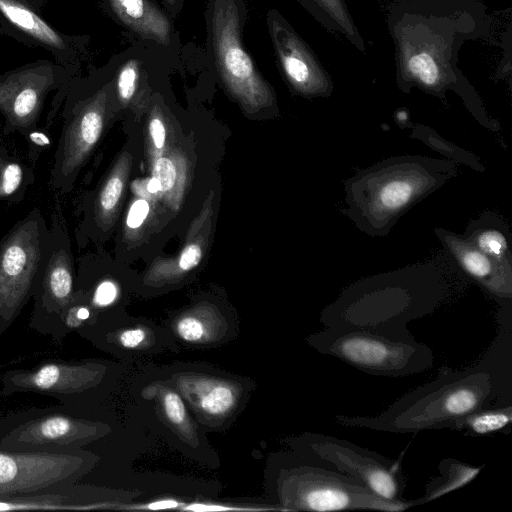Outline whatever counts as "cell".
<instances>
[{
    "mask_svg": "<svg viewBox=\"0 0 512 512\" xmlns=\"http://www.w3.org/2000/svg\"><path fill=\"white\" fill-rule=\"evenodd\" d=\"M177 388L200 415L219 419L235 409L239 392L226 380L188 374L177 380Z\"/></svg>",
    "mask_w": 512,
    "mask_h": 512,
    "instance_id": "17",
    "label": "cell"
},
{
    "mask_svg": "<svg viewBox=\"0 0 512 512\" xmlns=\"http://www.w3.org/2000/svg\"><path fill=\"white\" fill-rule=\"evenodd\" d=\"M132 166V156L122 151L107 174L95 200V221L103 230L113 227L125 193Z\"/></svg>",
    "mask_w": 512,
    "mask_h": 512,
    "instance_id": "20",
    "label": "cell"
},
{
    "mask_svg": "<svg viewBox=\"0 0 512 512\" xmlns=\"http://www.w3.org/2000/svg\"><path fill=\"white\" fill-rule=\"evenodd\" d=\"M462 236L481 252L512 266V234L500 215L485 211L469 221Z\"/></svg>",
    "mask_w": 512,
    "mask_h": 512,
    "instance_id": "18",
    "label": "cell"
},
{
    "mask_svg": "<svg viewBox=\"0 0 512 512\" xmlns=\"http://www.w3.org/2000/svg\"><path fill=\"white\" fill-rule=\"evenodd\" d=\"M85 460L69 452H0V494L29 493L77 478Z\"/></svg>",
    "mask_w": 512,
    "mask_h": 512,
    "instance_id": "11",
    "label": "cell"
},
{
    "mask_svg": "<svg viewBox=\"0 0 512 512\" xmlns=\"http://www.w3.org/2000/svg\"><path fill=\"white\" fill-rule=\"evenodd\" d=\"M100 375V367L95 365L47 363L33 371L7 376L5 385L12 390L68 394L81 392L96 384Z\"/></svg>",
    "mask_w": 512,
    "mask_h": 512,
    "instance_id": "16",
    "label": "cell"
},
{
    "mask_svg": "<svg viewBox=\"0 0 512 512\" xmlns=\"http://www.w3.org/2000/svg\"><path fill=\"white\" fill-rule=\"evenodd\" d=\"M140 75V63L136 59L126 61L118 71L116 88L120 102L127 105L134 97Z\"/></svg>",
    "mask_w": 512,
    "mask_h": 512,
    "instance_id": "31",
    "label": "cell"
},
{
    "mask_svg": "<svg viewBox=\"0 0 512 512\" xmlns=\"http://www.w3.org/2000/svg\"><path fill=\"white\" fill-rule=\"evenodd\" d=\"M159 402L166 419L187 437H193V426L181 396L164 387L159 391Z\"/></svg>",
    "mask_w": 512,
    "mask_h": 512,
    "instance_id": "29",
    "label": "cell"
},
{
    "mask_svg": "<svg viewBox=\"0 0 512 512\" xmlns=\"http://www.w3.org/2000/svg\"><path fill=\"white\" fill-rule=\"evenodd\" d=\"M396 121H397L398 125L401 126V127H403V124H405L404 127L409 126L408 124H412L409 121L408 113L406 111H403V110H400V111L397 112V114H396Z\"/></svg>",
    "mask_w": 512,
    "mask_h": 512,
    "instance_id": "39",
    "label": "cell"
},
{
    "mask_svg": "<svg viewBox=\"0 0 512 512\" xmlns=\"http://www.w3.org/2000/svg\"><path fill=\"white\" fill-rule=\"evenodd\" d=\"M41 217L30 215L0 245V324L13 320L49 250Z\"/></svg>",
    "mask_w": 512,
    "mask_h": 512,
    "instance_id": "9",
    "label": "cell"
},
{
    "mask_svg": "<svg viewBox=\"0 0 512 512\" xmlns=\"http://www.w3.org/2000/svg\"><path fill=\"white\" fill-rule=\"evenodd\" d=\"M213 208L214 191L210 190L189 226L180 252L173 257L155 259L144 275L146 285L159 287L178 282L200 264L209 246Z\"/></svg>",
    "mask_w": 512,
    "mask_h": 512,
    "instance_id": "14",
    "label": "cell"
},
{
    "mask_svg": "<svg viewBox=\"0 0 512 512\" xmlns=\"http://www.w3.org/2000/svg\"><path fill=\"white\" fill-rule=\"evenodd\" d=\"M468 280L444 252L397 270L359 279L324 307L328 328L367 330L395 341H416L407 324L456 300Z\"/></svg>",
    "mask_w": 512,
    "mask_h": 512,
    "instance_id": "3",
    "label": "cell"
},
{
    "mask_svg": "<svg viewBox=\"0 0 512 512\" xmlns=\"http://www.w3.org/2000/svg\"><path fill=\"white\" fill-rule=\"evenodd\" d=\"M386 22L400 91L408 94L417 88L441 100L451 91L482 127L501 129L458 67L462 45L491 34L492 18L482 1L398 0L388 8Z\"/></svg>",
    "mask_w": 512,
    "mask_h": 512,
    "instance_id": "1",
    "label": "cell"
},
{
    "mask_svg": "<svg viewBox=\"0 0 512 512\" xmlns=\"http://www.w3.org/2000/svg\"><path fill=\"white\" fill-rule=\"evenodd\" d=\"M240 24L235 0H214L211 31L218 73L230 95L246 112L254 114L272 107L275 97L245 50Z\"/></svg>",
    "mask_w": 512,
    "mask_h": 512,
    "instance_id": "7",
    "label": "cell"
},
{
    "mask_svg": "<svg viewBox=\"0 0 512 512\" xmlns=\"http://www.w3.org/2000/svg\"><path fill=\"white\" fill-rule=\"evenodd\" d=\"M301 456L282 469L279 477V497L288 510L401 512L413 507L412 500L383 498L352 476Z\"/></svg>",
    "mask_w": 512,
    "mask_h": 512,
    "instance_id": "5",
    "label": "cell"
},
{
    "mask_svg": "<svg viewBox=\"0 0 512 512\" xmlns=\"http://www.w3.org/2000/svg\"><path fill=\"white\" fill-rule=\"evenodd\" d=\"M168 4L172 5L174 4L175 0H165Z\"/></svg>",
    "mask_w": 512,
    "mask_h": 512,
    "instance_id": "41",
    "label": "cell"
},
{
    "mask_svg": "<svg viewBox=\"0 0 512 512\" xmlns=\"http://www.w3.org/2000/svg\"><path fill=\"white\" fill-rule=\"evenodd\" d=\"M311 16L326 30L339 34L361 53L364 39L356 26L346 0H299Z\"/></svg>",
    "mask_w": 512,
    "mask_h": 512,
    "instance_id": "21",
    "label": "cell"
},
{
    "mask_svg": "<svg viewBox=\"0 0 512 512\" xmlns=\"http://www.w3.org/2000/svg\"><path fill=\"white\" fill-rule=\"evenodd\" d=\"M269 33L282 74L291 90L304 98H328L334 83L313 50L277 12L268 16Z\"/></svg>",
    "mask_w": 512,
    "mask_h": 512,
    "instance_id": "10",
    "label": "cell"
},
{
    "mask_svg": "<svg viewBox=\"0 0 512 512\" xmlns=\"http://www.w3.org/2000/svg\"><path fill=\"white\" fill-rule=\"evenodd\" d=\"M176 506H177V503L175 501L165 500V501H158L155 503H151L147 507L149 509H161V508H173Z\"/></svg>",
    "mask_w": 512,
    "mask_h": 512,
    "instance_id": "37",
    "label": "cell"
},
{
    "mask_svg": "<svg viewBox=\"0 0 512 512\" xmlns=\"http://www.w3.org/2000/svg\"><path fill=\"white\" fill-rule=\"evenodd\" d=\"M107 94L99 91L73 116L63 130L56 153L52 183L63 191L95 149L104 131Z\"/></svg>",
    "mask_w": 512,
    "mask_h": 512,
    "instance_id": "12",
    "label": "cell"
},
{
    "mask_svg": "<svg viewBox=\"0 0 512 512\" xmlns=\"http://www.w3.org/2000/svg\"><path fill=\"white\" fill-rule=\"evenodd\" d=\"M24 170L16 161L0 155V199L13 196L23 183Z\"/></svg>",
    "mask_w": 512,
    "mask_h": 512,
    "instance_id": "32",
    "label": "cell"
},
{
    "mask_svg": "<svg viewBox=\"0 0 512 512\" xmlns=\"http://www.w3.org/2000/svg\"><path fill=\"white\" fill-rule=\"evenodd\" d=\"M30 140L39 146H45L50 143L49 138L44 133L41 132L30 133Z\"/></svg>",
    "mask_w": 512,
    "mask_h": 512,
    "instance_id": "36",
    "label": "cell"
},
{
    "mask_svg": "<svg viewBox=\"0 0 512 512\" xmlns=\"http://www.w3.org/2000/svg\"><path fill=\"white\" fill-rule=\"evenodd\" d=\"M215 314L211 307L202 306L183 314L176 322L177 334L186 342H203L213 334Z\"/></svg>",
    "mask_w": 512,
    "mask_h": 512,
    "instance_id": "28",
    "label": "cell"
},
{
    "mask_svg": "<svg viewBox=\"0 0 512 512\" xmlns=\"http://www.w3.org/2000/svg\"><path fill=\"white\" fill-rule=\"evenodd\" d=\"M95 423L65 415H52L36 419L13 430L2 445L16 448L75 447L98 434Z\"/></svg>",
    "mask_w": 512,
    "mask_h": 512,
    "instance_id": "15",
    "label": "cell"
},
{
    "mask_svg": "<svg viewBox=\"0 0 512 512\" xmlns=\"http://www.w3.org/2000/svg\"><path fill=\"white\" fill-rule=\"evenodd\" d=\"M512 404L484 408L455 420L448 429L467 436H483L510 429Z\"/></svg>",
    "mask_w": 512,
    "mask_h": 512,
    "instance_id": "25",
    "label": "cell"
},
{
    "mask_svg": "<svg viewBox=\"0 0 512 512\" xmlns=\"http://www.w3.org/2000/svg\"><path fill=\"white\" fill-rule=\"evenodd\" d=\"M150 214V204L144 198L136 199L130 206L126 221V234L138 231Z\"/></svg>",
    "mask_w": 512,
    "mask_h": 512,
    "instance_id": "33",
    "label": "cell"
},
{
    "mask_svg": "<svg viewBox=\"0 0 512 512\" xmlns=\"http://www.w3.org/2000/svg\"><path fill=\"white\" fill-rule=\"evenodd\" d=\"M147 144L151 163L169 150L168 123L160 107L154 106L147 121Z\"/></svg>",
    "mask_w": 512,
    "mask_h": 512,
    "instance_id": "30",
    "label": "cell"
},
{
    "mask_svg": "<svg viewBox=\"0 0 512 512\" xmlns=\"http://www.w3.org/2000/svg\"><path fill=\"white\" fill-rule=\"evenodd\" d=\"M44 289L48 303L57 310L64 308L72 300V261L66 248L54 249L49 258L47 255Z\"/></svg>",
    "mask_w": 512,
    "mask_h": 512,
    "instance_id": "24",
    "label": "cell"
},
{
    "mask_svg": "<svg viewBox=\"0 0 512 512\" xmlns=\"http://www.w3.org/2000/svg\"><path fill=\"white\" fill-rule=\"evenodd\" d=\"M434 234L458 271L500 306L512 303V266L478 250L462 235L436 227Z\"/></svg>",
    "mask_w": 512,
    "mask_h": 512,
    "instance_id": "13",
    "label": "cell"
},
{
    "mask_svg": "<svg viewBox=\"0 0 512 512\" xmlns=\"http://www.w3.org/2000/svg\"><path fill=\"white\" fill-rule=\"evenodd\" d=\"M89 314H90L89 310L85 307H82V308L78 309V311H77V318L79 320H85L89 317Z\"/></svg>",
    "mask_w": 512,
    "mask_h": 512,
    "instance_id": "40",
    "label": "cell"
},
{
    "mask_svg": "<svg viewBox=\"0 0 512 512\" xmlns=\"http://www.w3.org/2000/svg\"><path fill=\"white\" fill-rule=\"evenodd\" d=\"M0 11L25 33L47 45L61 46L62 42L58 34L28 8L12 0H0Z\"/></svg>",
    "mask_w": 512,
    "mask_h": 512,
    "instance_id": "27",
    "label": "cell"
},
{
    "mask_svg": "<svg viewBox=\"0 0 512 512\" xmlns=\"http://www.w3.org/2000/svg\"><path fill=\"white\" fill-rule=\"evenodd\" d=\"M146 338V333L143 329H128L124 330L119 335L120 343L126 348H135L140 345Z\"/></svg>",
    "mask_w": 512,
    "mask_h": 512,
    "instance_id": "35",
    "label": "cell"
},
{
    "mask_svg": "<svg viewBox=\"0 0 512 512\" xmlns=\"http://www.w3.org/2000/svg\"><path fill=\"white\" fill-rule=\"evenodd\" d=\"M146 188L150 194H157L161 190V185L155 177H151L147 183Z\"/></svg>",
    "mask_w": 512,
    "mask_h": 512,
    "instance_id": "38",
    "label": "cell"
},
{
    "mask_svg": "<svg viewBox=\"0 0 512 512\" xmlns=\"http://www.w3.org/2000/svg\"><path fill=\"white\" fill-rule=\"evenodd\" d=\"M109 2L115 15L130 29L158 43L169 42L171 33L169 20L150 0H109Z\"/></svg>",
    "mask_w": 512,
    "mask_h": 512,
    "instance_id": "19",
    "label": "cell"
},
{
    "mask_svg": "<svg viewBox=\"0 0 512 512\" xmlns=\"http://www.w3.org/2000/svg\"><path fill=\"white\" fill-rule=\"evenodd\" d=\"M151 164L152 177H155L161 185L159 194L170 209L178 210L189 180L187 157L182 151L169 149Z\"/></svg>",
    "mask_w": 512,
    "mask_h": 512,
    "instance_id": "22",
    "label": "cell"
},
{
    "mask_svg": "<svg viewBox=\"0 0 512 512\" xmlns=\"http://www.w3.org/2000/svg\"><path fill=\"white\" fill-rule=\"evenodd\" d=\"M306 340L319 353L375 376L418 374L435 362L433 351L424 343L395 341L362 329L324 327Z\"/></svg>",
    "mask_w": 512,
    "mask_h": 512,
    "instance_id": "6",
    "label": "cell"
},
{
    "mask_svg": "<svg viewBox=\"0 0 512 512\" xmlns=\"http://www.w3.org/2000/svg\"><path fill=\"white\" fill-rule=\"evenodd\" d=\"M455 458H445L438 464L439 475L426 484L422 497L412 500L413 507L427 504L470 483L483 469Z\"/></svg>",
    "mask_w": 512,
    "mask_h": 512,
    "instance_id": "23",
    "label": "cell"
},
{
    "mask_svg": "<svg viewBox=\"0 0 512 512\" xmlns=\"http://www.w3.org/2000/svg\"><path fill=\"white\" fill-rule=\"evenodd\" d=\"M118 294L117 286L110 280L102 281L96 288L93 302L97 306H108L112 304Z\"/></svg>",
    "mask_w": 512,
    "mask_h": 512,
    "instance_id": "34",
    "label": "cell"
},
{
    "mask_svg": "<svg viewBox=\"0 0 512 512\" xmlns=\"http://www.w3.org/2000/svg\"><path fill=\"white\" fill-rule=\"evenodd\" d=\"M497 320V336L476 363L461 370L443 365L434 380L378 415H335V421L350 428L417 433L448 429L475 411L512 404V304L500 306Z\"/></svg>",
    "mask_w": 512,
    "mask_h": 512,
    "instance_id": "2",
    "label": "cell"
},
{
    "mask_svg": "<svg viewBox=\"0 0 512 512\" xmlns=\"http://www.w3.org/2000/svg\"><path fill=\"white\" fill-rule=\"evenodd\" d=\"M409 137L423 142L431 150L440 153L456 164H464L477 172H484L486 170L480 159L475 154L455 145L449 140H446L433 128L427 125H413Z\"/></svg>",
    "mask_w": 512,
    "mask_h": 512,
    "instance_id": "26",
    "label": "cell"
},
{
    "mask_svg": "<svg viewBox=\"0 0 512 512\" xmlns=\"http://www.w3.org/2000/svg\"><path fill=\"white\" fill-rule=\"evenodd\" d=\"M294 443L300 454L352 476L377 495L403 500L407 479L400 460L394 461L346 439L321 433H305Z\"/></svg>",
    "mask_w": 512,
    "mask_h": 512,
    "instance_id": "8",
    "label": "cell"
},
{
    "mask_svg": "<svg viewBox=\"0 0 512 512\" xmlns=\"http://www.w3.org/2000/svg\"><path fill=\"white\" fill-rule=\"evenodd\" d=\"M457 172V164L448 159L389 157L344 182L347 208L343 212L368 236H387L401 216Z\"/></svg>",
    "mask_w": 512,
    "mask_h": 512,
    "instance_id": "4",
    "label": "cell"
}]
</instances>
